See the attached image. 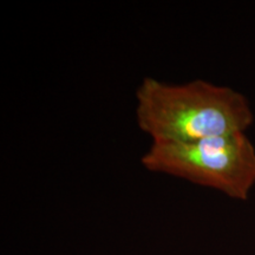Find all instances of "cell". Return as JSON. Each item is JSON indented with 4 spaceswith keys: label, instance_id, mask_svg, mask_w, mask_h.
Masks as SVG:
<instances>
[{
    "label": "cell",
    "instance_id": "1",
    "mask_svg": "<svg viewBox=\"0 0 255 255\" xmlns=\"http://www.w3.org/2000/svg\"><path fill=\"white\" fill-rule=\"evenodd\" d=\"M136 122L154 143H189L246 132L250 101L235 89L203 79L170 84L152 77L136 89Z\"/></svg>",
    "mask_w": 255,
    "mask_h": 255
},
{
    "label": "cell",
    "instance_id": "2",
    "mask_svg": "<svg viewBox=\"0 0 255 255\" xmlns=\"http://www.w3.org/2000/svg\"><path fill=\"white\" fill-rule=\"evenodd\" d=\"M146 170L246 201L255 187V146L246 132L189 143H154L141 157Z\"/></svg>",
    "mask_w": 255,
    "mask_h": 255
}]
</instances>
